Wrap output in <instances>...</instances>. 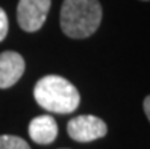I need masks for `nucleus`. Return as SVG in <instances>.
Here are the masks:
<instances>
[{"label": "nucleus", "instance_id": "1", "mask_svg": "<svg viewBox=\"0 0 150 149\" xmlns=\"http://www.w3.org/2000/svg\"><path fill=\"white\" fill-rule=\"evenodd\" d=\"M33 96L41 108L58 114L73 113L81 102L76 87L58 75L41 78L33 88Z\"/></svg>", "mask_w": 150, "mask_h": 149}, {"label": "nucleus", "instance_id": "2", "mask_svg": "<svg viewBox=\"0 0 150 149\" xmlns=\"http://www.w3.org/2000/svg\"><path fill=\"white\" fill-rule=\"evenodd\" d=\"M102 21L99 0H64L61 8V28L70 38H86Z\"/></svg>", "mask_w": 150, "mask_h": 149}, {"label": "nucleus", "instance_id": "3", "mask_svg": "<svg viewBox=\"0 0 150 149\" xmlns=\"http://www.w3.org/2000/svg\"><path fill=\"white\" fill-rule=\"evenodd\" d=\"M52 0H20L17 8V20L26 32H37L42 28L50 11Z\"/></svg>", "mask_w": 150, "mask_h": 149}, {"label": "nucleus", "instance_id": "4", "mask_svg": "<svg viewBox=\"0 0 150 149\" xmlns=\"http://www.w3.org/2000/svg\"><path fill=\"white\" fill-rule=\"evenodd\" d=\"M67 131L73 140L86 143L105 137L108 133V126L102 119L86 114V116H77L70 120L67 125Z\"/></svg>", "mask_w": 150, "mask_h": 149}, {"label": "nucleus", "instance_id": "5", "mask_svg": "<svg viewBox=\"0 0 150 149\" xmlns=\"http://www.w3.org/2000/svg\"><path fill=\"white\" fill-rule=\"evenodd\" d=\"M24 73V59L17 52L0 53V88H9Z\"/></svg>", "mask_w": 150, "mask_h": 149}, {"label": "nucleus", "instance_id": "6", "mask_svg": "<svg viewBox=\"0 0 150 149\" xmlns=\"http://www.w3.org/2000/svg\"><path fill=\"white\" fill-rule=\"evenodd\" d=\"M58 135V125L52 116H38L29 123V137L40 145L52 143Z\"/></svg>", "mask_w": 150, "mask_h": 149}, {"label": "nucleus", "instance_id": "7", "mask_svg": "<svg viewBox=\"0 0 150 149\" xmlns=\"http://www.w3.org/2000/svg\"><path fill=\"white\" fill-rule=\"evenodd\" d=\"M0 149H30V146L17 135H0Z\"/></svg>", "mask_w": 150, "mask_h": 149}, {"label": "nucleus", "instance_id": "8", "mask_svg": "<svg viewBox=\"0 0 150 149\" xmlns=\"http://www.w3.org/2000/svg\"><path fill=\"white\" fill-rule=\"evenodd\" d=\"M8 28H9V24H8V17H6V12L0 8V43H2L6 35H8Z\"/></svg>", "mask_w": 150, "mask_h": 149}, {"label": "nucleus", "instance_id": "9", "mask_svg": "<svg viewBox=\"0 0 150 149\" xmlns=\"http://www.w3.org/2000/svg\"><path fill=\"white\" fill-rule=\"evenodd\" d=\"M144 113H146L147 119L150 120V96H147L144 99Z\"/></svg>", "mask_w": 150, "mask_h": 149}]
</instances>
